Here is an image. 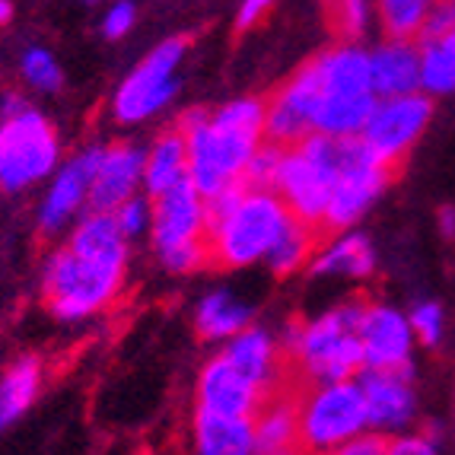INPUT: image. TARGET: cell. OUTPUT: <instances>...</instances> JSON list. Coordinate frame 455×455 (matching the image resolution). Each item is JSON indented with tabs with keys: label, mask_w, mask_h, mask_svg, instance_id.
<instances>
[{
	"label": "cell",
	"mask_w": 455,
	"mask_h": 455,
	"mask_svg": "<svg viewBox=\"0 0 455 455\" xmlns=\"http://www.w3.org/2000/svg\"><path fill=\"white\" fill-rule=\"evenodd\" d=\"M124 274L128 239L112 213L90 211L76 220L68 245L48 259L42 274V303L61 322L86 319L122 293Z\"/></svg>",
	"instance_id": "cell-1"
},
{
	"label": "cell",
	"mask_w": 455,
	"mask_h": 455,
	"mask_svg": "<svg viewBox=\"0 0 455 455\" xmlns=\"http://www.w3.org/2000/svg\"><path fill=\"white\" fill-rule=\"evenodd\" d=\"M265 96L235 99L217 112L188 108L179 115L175 128L185 134L188 147V182L201 191V197L243 182L251 153L265 140Z\"/></svg>",
	"instance_id": "cell-2"
},
{
	"label": "cell",
	"mask_w": 455,
	"mask_h": 455,
	"mask_svg": "<svg viewBox=\"0 0 455 455\" xmlns=\"http://www.w3.org/2000/svg\"><path fill=\"white\" fill-rule=\"evenodd\" d=\"M366 299H347L309 322H293L281 334V350L303 382H341L363 372L360 315Z\"/></svg>",
	"instance_id": "cell-3"
},
{
	"label": "cell",
	"mask_w": 455,
	"mask_h": 455,
	"mask_svg": "<svg viewBox=\"0 0 455 455\" xmlns=\"http://www.w3.org/2000/svg\"><path fill=\"white\" fill-rule=\"evenodd\" d=\"M293 213L277 191L245 188L239 204L207 233V267L235 271L265 261Z\"/></svg>",
	"instance_id": "cell-4"
},
{
	"label": "cell",
	"mask_w": 455,
	"mask_h": 455,
	"mask_svg": "<svg viewBox=\"0 0 455 455\" xmlns=\"http://www.w3.org/2000/svg\"><path fill=\"white\" fill-rule=\"evenodd\" d=\"M338 166H341V137L309 134L296 147H287L274 191L281 195L296 220L322 229Z\"/></svg>",
	"instance_id": "cell-5"
},
{
	"label": "cell",
	"mask_w": 455,
	"mask_h": 455,
	"mask_svg": "<svg viewBox=\"0 0 455 455\" xmlns=\"http://www.w3.org/2000/svg\"><path fill=\"white\" fill-rule=\"evenodd\" d=\"M370 430L360 379L312 382L299 392V449L331 455L338 446Z\"/></svg>",
	"instance_id": "cell-6"
},
{
	"label": "cell",
	"mask_w": 455,
	"mask_h": 455,
	"mask_svg": "<svg viewBox=\"0 0 455 455\" xmlns=\"http://www.w3.org/2000/svg\"><path fill=\"white\" fill-rule=\"evenodd\" d=\"M153 201V249L166 271L191 274L207 267V220L204 197L188 179L172 185Z\"/></svg>",
	"instance_id": "cell-7"
},
{
	"label": "cell",
	"mask_w": 455,
	"mask_h": 455,
	"mask_svg": "<svg viewBox=\"0 0 455 455\" xmlns=\"http://www.w3.org/2000/svg\"><path fill=\"white\" fill-rule=\"evenodd\" d=\"M398 172L402 169L379 160L360 134L341 137V166H338L325 217H322V235L347 233L357 227Z\"/></svg>",
	"instance_id": "cell-8"
},
{
	"label": "cell",
	"mask_w": 455,
	"mask_h": 455,
	"mask_svg": "<svg viewBox=\"0 0 455 455\" xmlns=\"http://www.w3.org/2000/svg\"><path fill=\"white\" fill-rule=\"evenodd\" d=\"M58 131L36 108L0 118V191L20 195L58 169Z\"/></svg>",
	"instance_id": "cell-9"
},
{
	"label": "cell",
	"mask_w": 455,
	"mask_h": 455,
	"mask_svg": "<svg viewBox=\"0 0 455 455\" xmlns=\"http://www.w3.org/2000/svg\"><path fill=\"white\" fill-rule=\"evenodd\" d=\"M188 45L191 36L169 38V42H163L156 52L147 54L144 61L131 70L128 80L115 92V118L118 122L137 124L166 106L169 99L175 96V90H179L172 74L179 68V61L185 58V52H188Z\"/></svg>",
	"instance_id": "cell-10"
},
{
	"label": "cell",
	"mask_w": 455,
	"mask_h": 455,
	"mask_svg": "<svg viewBox=\"0 0 455 455\" xmlns=\"http://www.w3.org/2000/svg\"><path fill=\"white\" fill-rule=\"evenodd\" d=\"M433 118V102L420 92H408V96H392L379 99L372 108L370 122L360 131V137L366 140L379 160H386L388 166L402 169V163L408 160V153L414 150V144L420 140V134L427 131Z\"/></svg>",
	"instance_id": "cell-11"
},
{
	"label": "cell",
	"mask_w": 455,
	"mask_h": 455,
	"mask_svg": "<svg viewBox=\"0 0 455 455\" xmlns=\"http://www.w3.org/2000/svg\"><path fill=\"white\" fill-rule=\"evenodd\" d=\"M322 96V74L319 61L309 58L296 68L293 76H287L277 90L267 96L265 115V137L281 147H296L299 140L312 134V118Z\"/></svg>",
	"instance_id": "cell-12"
},
{
	"label": "cell",
	"mask_w": 455,
	"mask_h": 455,
	"mask_svg": "<svg viewBox=\"0 0 455 455\" xmlns=\"http://www.w3.org/2000/svg\"><path fill=\"white\" fill-rule=\"evenodd\" d=\"M267 392L251 382L243 370H235L223 354L207 360L197 372L195 386V411L201 414H217V418H255V411Z\"/></svg>",
	"instance_id": "cell-13"
},
{
	"label": "cell",
	"mask_w": 455,
	"mask_h": 455,
	"mask_svg": "<svg viewBox=\"0 0 455 455\" xmlns=\"http://www.w3.org/2000/svg\"><path fill=\"white\" fill-rule=\"evenodd\" d=\"M99 153L102 147H90V150L70 156L61 169H54L52 185L38 204V233L42 235H58L90 204V185L99 166Z\"/></svg>",
	"instance_id": "cell-14"
},
{
	"label": "cell",
	"mask_w": 455,
	"mask_h": 455,
	"mask_svg": "<svg viewBox=\"0 0 455 455\" xmlns=\"http://www.w3.org/2000/svg\"><path fill=\"white\" fill-rule=\"evenodd\" d=\"M360 388L366 398L370 430L402 433L418 414V392H414V366L402 370H363Z\"/></svg>",
	"instance_id": "cell-15"
},
{
	"label": "cell",
	"mask_w": 455,
	"mask_h": 455,
	"mask_svg": "<svg viewBox=\"0 0 455 455\" xmlns=\"http://www.w3.org/2000/svg\"><path fill=\"white\" fill-rule=\"evenodd\" d=\"M360 347H363V370H402L411 366L414 354V331L408 315L386 303H366L360 315Z\"/></svg>",
	"instance_id": "cell-16"
},
{
	"label": "cell",
	"mask_w": 455,
	"mask_h": 455,
	"mask_svg": "<svg viewBox=\"0 0 455 455\" xmlns=\"http://www.w3.org/2000/svg\"><path fill=\"white\" fill-rule=\"evenodd\" d=\"M147 153L134 144H108L99 153V166L90 185V211L115 213L118 207L144 188Z\"/></svg>",
	"instance_id": "cell-17"
},
{
	"label": "cell",
	"mask_w": 455,
	"mask_h": 455,
	"mask_svg": "<svg viewBox=\"0 0 455 455\" xmlns=\"http://www.w3.org/2000/svg\"><path fill=\"white\" fill-rule=\"evenodd\" d=\"M296 382L271 392L255 411L251 418L255 455H274L299 446V392L303 388H296Z\"/></svg>",
	"instance_id": "cell-18"
},
{
	"label": "cell",
	"mask_w": 455,
	"mask_h": 455,
	"mask_svg": "<svg viewBox=\"0 0 455 455\" xmlns=\"http://www.w3.org/2000/svg\"><path fill=\"white\" fill-rule=\"evenodd\" d=\"M372 92L379 99L408 96L420 86V52L411 42H388L370 54Z\"/></svg>",
	"instance_id": "cell-19"
},
{
	"label": "cell",
	"mask_w": 455,
	"mask_h": 455,
	"mask_svg": "<svg viewBox=\"0 0 455 455\" xmlns=\"http://www.w3.org/2000/svg\"><path fill=\"white\" fill-rule=\"evenodd\" d=\"M376 271V249L363 233H338L328 245H319V251L312 255L309 274L315 277H328V274H341V277H354V281H366Z\"/></svg>",
	"instance_id": "cell-20"
},
{
	"label": "cell",
	"mask_w": 455,
	"mask_h": 455,
	"mask_svg": "<svg viewBox=\"0 0 455 455\" xmlns=\"http://www.w3.org/2000/svg\"><path fill=\"white\" fill-rule=\"evenodd\" d=\"M251 325V303L229 290H213L195 309V331L201 341H229Z\"/></svg>",
	"instance_id": "cell-21"
},
{
	"label": "cell",
	"mask_w": 455,
	"mask_h": 455,
	"mask_svg": "<svg viewBox=\"0 0 455 455\" xmlns=\"http://www.w3.org/2000/svg\"><path fill=\"white\" fill-rule=\"evenodd\" d=\"M188 179V147H185V134L179 128L163 131L153 147L147 150L144 160V195L160 197L172 185Z\"/></svg>",
	"instance_id": "cell-22"
},
{
	"label": "cell",
	"mask_w": 455,
	"mask_h": 455,
	"mask_svg": "<svg viewBox=\"0 0 455 455\" xmlns=\"http://www.w3.org/2000/svg\"><path fill=\"white\" fill-rule=\"evenodd\" d=\"M195 455H255L251 418H217L195 411Z\"/></svg>",
	"instance_id": "cell-23"
},
{
	"label": "cell",
	"mask_w": 455,
	"mask_h": 455,
	"mask_svg": "<svg viewBox=\"0 0 455 455\" xmlns=\"http://www.w3.org/2000/svg\"><path fill=\"white\" fill-rule=\"evenodd\" d=\"M42 392V363L32 354L16 357L0 376V433L13 427Z\"/></svg>",
	"instance_id": "cell-24"
},
{
	"label": "cell",
	"mask_w": 455,
	"mask_h": 455,
	"mask_svg": "<svg viewBox=\"0 0 455 455\" xmlns=\"http://www.w3.org/2000/svg\"><path fill=\"white\" fill-rule=\"evenodd\" d=\"M322 229L319 227H309V223L296 220V217H290V223L283 227V233L277 235V243H274V249L267 251V267H271L277 277H290V274H296L299 267H306L312 261V255L319 251L322 245Z\"/></svg>",
	"instance_id": "cell-25"
},
{
	"label": "cell",
	"mask_w": 455,
	"mask_h": 455,
	"mask_svg": "<svg viewBox=\"0 0 455 455\" xmlns=\"http://www.w3.org/2000/svg\"><path fill=\"white\" fill-rule=\"evenodd\" d=\"M430 0H379V16L392 42H414L424 29Z\"/></svg>",
	"instance_id": "cell-26"
},
{
	"label": "cell",
	"mask_w": 455,
	"mask_h": 455,
	"mask_svg": "<svg viewBox=\"0 0 455 455\" xmlns=\"http://www.w3.org/2000/svg\"><path fill=\"white\" fill-rule=\"evenodd\" d=\"M283 153L287 147L274 144V140H261V147L251 153L249 166L243 172V185L245 188H259V191H274V182H277V172H281Z\"/></svg>",
	"instance_id": "cell-27"
},
{
	"label": "cell",
	"mask_w": 455,
	"mask_h": 455,
	"mask_svg": "<svg viewBox=\"0 0 455 455\" xmlns=\"http://www.w3.org/2000/svg\"><path fill=\"white\" fill-rule=\"evenodd\" d=\"M420 86L430 92L455 90V64L436 42H424V52H420Z\"/></svg>",
	"instance_id": "cell-28"
},
{
	"label": "cell",
	"mask_w": 455,
	"mask_h": 455,
	"mask_svg": "<svg viewBox=\"0 0 455 455\" xmlns=\"http://www.w3.org/2000/svg\"><path fill=\"white\" fill-rule=\"evenodd\" d=\"M325 23L344 42L357 38L366 23L363 0H325Z\"/></svg>",
	"instance_id": "cell-29"
},
{
	"label": "cell",
	"mask_w": 455,
	"mask_h": 455,
	"mask_svg": "<svg viewBox=\"0 0 455 455\" xmlns=\"http://www.w3.org/2000/svg\"><path fill=\"white\" fill-rule=\"evenodd\" d=\"M23 74L36 90L42 92H58L61 90V68L54 64V58L42 48H32L23 58Z\"/></svg>",
	"instance_id": "cell-30"
},
{
	"label": "cell",
	"mask_w": 455,
	"mask_h": 455,
	"mask_svg": "<svg viewBox=\"0 0 455 455\" xmlns=\"http://www.w3.org/2000/svg\"><path fill=\"white\" fill-rule=\"evenodd\" d=\"M411 322V331H414V341H420L424 347H436L443 341V309L440 303H433V299H424L411 309L408 315Z\"/></svg>",
	"instance_id": "cell-31"
},
{
	"label": "cell",
	"mask_w": 455,
	"mask_h": 455,
	"mask_svg": "<svg viewBox=\"0 0 455 455\" xmlns=\"http://www.w3.org/2000/svg\"><path fill=\"white\" fill-rule=\"evenodd\" d=\"M115 217V223H118V229H122V235L124 239H137V235H144L147 229H150V220H153V207H150V197H140V195H134V197H128L118 211L112 213Z\"/></svg>",
	"instance_id": "cell-32"
},
{
	"label": "cell",
	"mask_w": 455,
	"mask_h": 455,
	"mask_svg": "<svg viewBox=\"0 0 455 455\" xmlns=\"http://www.w3.org/2000/svg\"><path fill=\"white\" fill-rule=\"evenodd\" d=\"M386 455H440V443H433L427 433H398L388 440Z\"/></svg>",
	"instance_id": "cell-33"
},
{
	"label": "cell",
	"mask_w": 455,
	"mask_h": 455,
	"mask_svg": "<svg viewBox=\"0 0 455 455\" xmlns=\"http://www.w3.org/2000/svg\"><path fill=\"white\" fill-rule=\"evenodd\" d=\"M386 446H388L386 433L366 430L360 436H354L350 443H344V446H338L331 455H386Z\"/></svg>",
	"instance_id": "cell-34"
},
{
	"label": "cell",
	"mask_w": 455,
	"mask_h": 455,
	"mask_svg": "<svg viewBox=\"0 0 455 455\" xmlns=\"http://www.w3.org/2000/svg\"><path fill=\"white\" fill-rule=\"evenodd\" d=\"M271 7H274V0H245L239 16H235V32L259 29L267 20V13H271Z\"/></svg>",
	"instance_id": "cell-35"
},
{
	"label": "cell",
	"mask_w": 455,
	"mask_h": 455,
	"mask_svg": "<svg viewBox=\"0 0 455 455\" xmlns=\"http://www.w3.org/2000/svg\"><path fill=\"white\" fill-rule=\"evenodd\" d=\"M131 23H134V4L122 0V4H118V7L106 16V26H102V32H106V38H122L124 32L131 29Z\"/></svg>",
	"instance_id": "cell-36"
},
{
	"label": "cell",
	"mask_w": 455,
	"mask_h": 455,
	"mask_svg": "<svg viewBox=\"0 0 455 455\" xmlns=\"http://www.w3.org/2000/svg\"><path fill=\"white\" fill-rule=\"evenodd\" d=\"M440 233L452 239L455 235V207H443L440 211Z\"/></svg>",
	"instance_id": "cell-37"
},
{
	"label": "cell",
	"mask_w": 455,
	"mask_h": 455,
	"mask_svg": "<svg viewBox=\"0 0 455 455\" xmlns=\"http://www.w3.org/2000/svg\"><path fill=\"white\" fill-rule=\"evenodd\" d=\"M433 42H436V45H440L443 52L449 54V61L455 64V26H452V29H449V32H443L440 38H433Z\"/></svg>",
	"instance_id": "cell-38"
},
{
	"label": "cell",
	"mask_w": 455,
	"mask_h": 455,
	"mask_svg": "<svg viewBox=\"0 0 455 455\" xmlns=\"http://www.w3.org/2000/svg\"><path fill=\"white\" fill-rule=\"evenodd\" d=\"M10 16H13V7H10V0H0V26L10 23Z\"/></svg>",
	"instance_id": "cell-39"
},
{
	"label": "cell",
	"mask_w": 455,
	"mask_h": 455,
	"mask_svg": "<svg viewBox=\"0 0 455 455\" xmlns=\"http://www.w3.org/2000/svg\"><path fill=\"white\" fill-rule=\"evenodd\" d=\"M436 4H443V7H446L449 13H452V20H455V0H436Z\"/></svg>",
	"instance_id": "cell-40"
},
{
	"label": "cell",
	"mask_w": 455,
	"mask_h": 455,
	"mask_svg": "<svg viewBox=\"0 0 455 455\" xmlns=\"http://www.w3.org/2000/svg\"><path fill=\"white\" fill-rule=\"evenodd\" d=\"M274 455H306V452L299 446H296V449H287V452H274Z\"/></svg>",
	"instance_id": "cell-41"
}]
</instances>
